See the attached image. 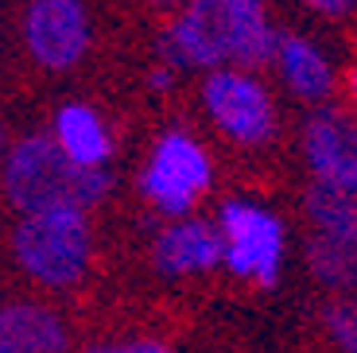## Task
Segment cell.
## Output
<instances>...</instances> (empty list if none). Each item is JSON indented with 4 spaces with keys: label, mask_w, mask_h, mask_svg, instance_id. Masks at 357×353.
Returning a JSON list of instances; mask_svg holds the SVG:
<instances>
[{
    "label": "cell",
    "mask_w": 357,
    "mask_h": 353,
    "mask_svg": "<svg viewBox=\"0 0 357 353\" xmlns=\"http://www.w3.org/2000/svg\"><path fill=\"white\" fill-rule=\"evenodd\" d=\"M167 66L190 70H257L276 54V31L264 16V0H187L160 39Z\"/></svg>",
    "instance_id": "cell-1"
},
{
    "label": "cell",
    "mask_w": 357,
    "mask_h": 353,
    "mask_svg": "<svg viewBox=\"0 0 357 353\" xmlns=\"http://www.w3.org/2000/svg\"><path fill=\"white\" fill-rule=\"evenodd\" d=\"M113 190L105 167H78L54 148L47 133H31L4 151V198L20 213L39 210H93Z\"/></svg>",
    "instance_id": "cell-2"
},
{
    "label": "cell",
    "mask_w": 357,
    "mask_h": 353,
    "mask_svg": "<svg viewBox=\"0 0 357 353\" xmlns=\"http://www.w3.org/2000/svg\"><path fill=\"white\" fill-rule=\"evenodd\" d=\"M12 256L39 287L63 292L82 283L93 260V230L86 210L63 206V210L20 213L12 230Z\"/></svg>",
    "instance_id": "cell-3"
},
{
    "label": "cell",
    "mask_w": 357,
    "mask_h": 353,
    "mask_svg": "<svg viewBox=\"0 0 357 353\" xmlns=\"http://www.w3.org/2000/svg\"><path fill=\"white\" fill-rule=\"evenodd\" d=\"M210 156L183 128H167L155 140L140 171V195L167 218H187L190 206L210 190Z\"/></svg>",
    "instance_id": "cell-4"
},
{
    "label": "cell",
    "mask_w": 357,
    "mask_h": 353,
    "mask_svg": "<svg viewBox=\"0 0 357 353\" xmlns=\"http://www.w3.org/2000/svg\"><path fill=\"white\" fill-rule=\"evenodd\" d=\"M222 233V264L241 280H252L257 287H272L284 260V225L264 206L233 198L222 206L218 218Z\"/></svg>",
    "instance_id": "cell-5"
},
{
    "label": "cell",
    "mask_w": 357,
    "mask_h": 353,
    "mask_svg": "<svg viewBox=\"0 0 357 353\" xmlns=\"http://www.w3.org/2000/svg\"><path fill=\"white\" fill-rule=\"evenodd\" d=\"M202 101L210 121L229 136L233 144H245V148H257L268 144L276 136V109L268 89L252 78L249 70H237V66H222V70L206 74L202 86Z\"/></svg>",
    "instance_id": "cell-6"
},
{
    "label": "cell",
    "mask_w": 357,
    "mask_h": 353,
    "mask_svg": "<svg viewBox=\"0 0 357 353\" xmlns=\"http://www.w3.org/2000/svg\"><path fill=\"white\" fill-rule=\"evenodd\" d=\"M93 24L86 0H31L24 12L27 54L43 70H70L86 59Z\"/></svg>",
    "instance_id": "cell-7"
},
{
    "label": "cell",
    "mask_w": 357,
    "mask_h": 353,
    "mask_svg": "<svg viewBox=\"0 0 357 353\" xmlns=\"http://www.w3.org/2000/svg\"><path fill=\"white\" fill-rule=\"evenodd\" d=\"M307 163L322 186L357 198V128L338 113H319L307 124Z\"/></svg>",
    "instance_id": "cell-8"
},
{
    "label": "cell",
    "mask_w": 357,
    "mask_h": 353,
    "mask_svg": "<svg viewBox=\"0 0 357 353\" xmlns=\"http://www.w3.org/2000/svg\"><path fill=\"white\" fill-rule=\"evenodd\" d=\"M152 260L163 276H202L222 264V233L198 218H175L155 237Z\"/></svg>",
    "instance_id": "cell-9"
},
{
    "label": "cell",
    "mask_w": 357,
    "mask_h": 353,
    "mask_svg": "<svg viewBox=\"0 0 357 353\" xmlns=\"http://www.w3.org/2000/svg\"><path fill=\"white\" fill-rule=\"evenodd\" d=\"M70 330L43 303H0V353H66Z\"/></svg>",
    "instance_id": "cell-10"
},
{
    "label": "cell",
    "mask_w": 357,
    "mask_h": 353,
    "mask_svg": "<svg viewBox=\"0 0 357 353\" xmlns=\"http://www.w3.org/2000/svg\"><path fill=\"white\" fill-rule=\"evenodd\" d=\"M47 136L78 167H105L109 156H113V133H109V124L101 121L98 109L86 105V101H66L54 113V128Z\"/></svg>",
    "instance_id": "cell-11"
},
{
    "label": "cell",
    "mask_w": 357,
    "mask_h": 353,
    "mask_svg": "<svg viewBox=\"0 0 357 353\" xmlns=\"http://www.w3.org/2000/svg\"><path fill=\"white\" fill-rule=\"evenodd\" d=\"M276 62L284 82L291 86L295 98L303 101H322L331 93V62L322 59V51L307 36H276Z\"/></svg>",
    "instance_id": "cell-12"
},
{
    "label": "cell",
    "mask_w": 357,
    "mask_h": 353,
    "mask_svg": "<svg viewBox=\"0 0 357 353\" xmlns=\"http://www.w3.org/2000/svg\"><path fill=\"white\" fill-rule=\"evenodd\" d=\"M307 213H311L314 230L322 237L357 245V198L354 195H342V190H331V186L319 183L307 195Z\"/></svg>",
    "instance_id": "cell-13"
},
{
    "label": "cell",
    "mask_w": 357,
    "mask_h": 353,
    "mask_svg": "<svg viewBox=\"0 0 357 353\" xmlns=\"http://www.w3.org/2000/svg\"><path fill=\"white\" fill-rule=\"evenodd\" d=\"M307 260H311V272L319 276L326 287L346 292V287L357 283V245H346V241L314 233L311 248H307Z\"/></svg>",
    "instance_id": "cell-14"
},
{
    "label": "cell",
    "mask_w": 357,
    "mask_h": 353,
    "mask_svg": "<svg viewBox=\"0 0 357 353\" xmlns=\"http://www.w3.org/2000/svg\"><path fill=\"white\" fill-rule=\"evenodd\" d=\"M331 338L342 345V353H357V299H342L326 310Z\"/></svg>",
    "instance_id": "cell-15"
},
{
    "label": "cell",
    "mask_w": 357,
    "mask_h": 353,
    "mask_svg": "<svg viewBox=\"0 0 357 353\" xmlns=\"http://www.w3.org/2000/svg\"><path fill=\"white\" fill-rule=\"evenodd\" d=\"M86 353H175V350L155 342V338H128V342H98Z\"/></svg>",
    "instance_id": "cell-16"
},
{
    "label": "cell",
    "mask_w": 357,
    "mask_h": 353,
    "mask_svg": "<svg viewBox=\"0 0 357 353\" xmlns=\"http://www.w3.org/2000/svg\"><path fill=\"white\" fill-rule=\"evenodd\" d=\"M148 86H152L155 93L171 89V86H175V66H167V62H163V66H155V70H152V78H148Z\"/></svg>",
    "instance_id": "cell-17"
},
{
    "label": "cell",
    "mask_w": 357,
    "mask_h": 353,
    "mask_svg": "<svg viewBox=\"0 0 357 353\" xmlns=\"http://www.w3.org/2000/svg\"><path fill=\"white\" fill-rule=\"evenodd\" d=\"M303 4H311V8H319V12H331V16H342L354 0H303Z\"/></svg>",
    "instance_id": "cell-18"
},
{
    "label": "cell",
    "mask_w": 357,
    "mask_h": 353,
    "mask_svg": "<svg viewBox=\"0 0 357 353\" xmlns=\"http://www.w3.org/2000/svg\"><path fill=\"white\" fill-rule=\"evenodd\" d=\"M349 93H354V101H357V66L349 70Z\"/></svg>",
    "instance_id": "cell-19"
},
{
    "label": "cell",
    "mask_w": 357,
    "mask_h": 353,
    "mask_svg": "<svg viewBox=\"0 0 357 353\" xmlns=\"http://www.w3.org/2000/svg\"><path fill=\"white\" fill-rule=\"evenodd\" d=\"M148 4H155V8H175L178 0H148Z\"/></svg>",
    "instance_id": "cell-20"
},
{
    "label": "cell",
    "mask_w": 357,
    "mask_h": 353,
    "mask_svg": "<svg viewBox=\"0 0 357 353\" xmlns=\"http://www.w3.org/2000/svg\"><path fill=\"white\" fill-rule=\"evenodd\" d=\"M0 163H4V136H0Z\"/></svg>",
    "instance_id": "cell-21"
}]
</instances>
